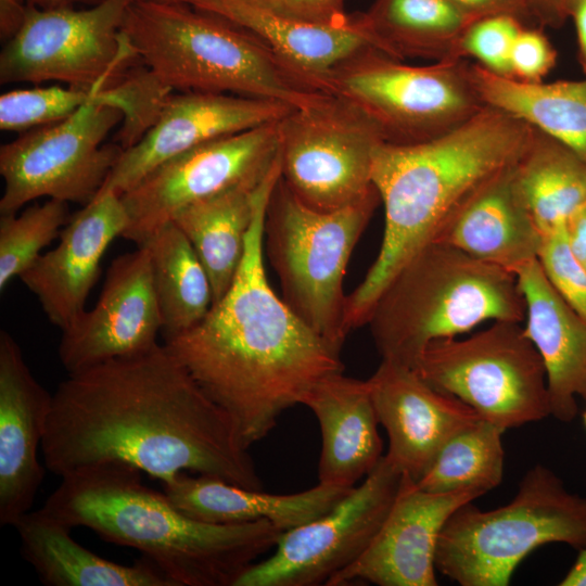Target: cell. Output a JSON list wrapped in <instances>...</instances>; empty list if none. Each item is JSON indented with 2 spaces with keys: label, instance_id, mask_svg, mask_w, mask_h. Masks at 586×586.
<instances>
[{
  "label": "cell",
  "instance_id": "cell-1",
  "mask_svg": "<svg viewBox=\"0 0 586 586\" xmlns=\"http://www.w3.org/2000/svg\"><path fill=\"white\" fill-rule=\"evenodd\" d=\"M249 449L164 344L68 373L41 445L46 469L61 477L124 462L163 484L192 471L263 489Z\"/></svg>",
  "mask_w": 586,
  "mask_h": 586
},
{
  "label": "cell",
  "instance_id": "cell-2",
  "mask_svg": "<svg viewBox=\"0 0 586 586\" xmlns=\"http://www.w3.org/2000/svg\"><path fill=\"white\" fill-rule=\"evenodd\" d=\"M280 178L267 175L245 253L227 293L166 348L231 418L243 445L265 438L281 415L302 404L321 379L344 371L341 349L308 327L270 286L265 270L264 217Z\"/></svg>",
  "mask_w": 586,
  "mask_h": 586
},
{
  "label": "cell",
  "instance_id": "cell-3",
  "mask_svg": "<svg viewBox=\"0 0 586 586\" xmlns=\"http://www.w3.org/2000/svg\"><path fill=\"white\" fill-rule=\"evenodd\" d=\"M532 133L525 123L485 106L435 139L379 145L372 183L384 207V233L375 260L347 295L348 332L367 324L375 301L398 269L432 242L486 181L519 160Z\"/></svg>",
  "mask_w": 586,
  "mask_h": 586
},
{
  "label": "cell",
  "instance_id": "cell-4",
  "mask_svg": "<svg viewBox=\"0 0 586 586\" xmlns=\"http://www.w3.org/2000/svg\"><path fill=\"white\" fill-rule=\"evenodd\" d=\"M141 471L106 462L62 476L41 509L73 528L137 549L175 586H234L283 533L259 520L214 524L192 519L145 486Z\"/></svg>",
  "mask_w": 586,
  "mask_h": 586
},
{
  "label": "cell",
  "instance_id": "cell-5",
  "mask_svg": "<svg viewBox=\"0 0 586 586\" xmlns=\"http://www.w3.org/2000/svg\"><path fill=\"white\" fill-rule=\"evenodd\" d=\"M122 33L150 74L167 90L268 99L313 106L318 90L242 27L179 0H136Z\"/></svg>",
  "mask_w": 586,
  "mask_h": 586
},
{
  "label": "cell",
  "instance_id": "cell-6",
  "mask_svg": "<svg viewBox=\"0 0 586 586\" xmlns=\"http://www.w3.org/2000/svg\"><path fill=\"white\" fill-rule=\"evenodd\" d=\"M524 319L525 301L514 273L432 241L390 280L367 324L383 360L415 369L435 340L485 321Z\"/></svg>",
  "mask_w": 586,
  "mask_h": 586
},
{
  "label": "cell",
  "instance_id": "cell-7",
  "mask_svg": "<svg viewBox=\"0 0 586 586\" xmlns=\"http://www.w3.org/2000/svg\"><path fill=\"white\" fill-rule=\"evenodd\" d=\"M472 502L450 514L435 555L436 570L461 586L509 585L519 563L545 544L586 549V498L546 466L532 467L507 505L481 510Z\"/></svg>",
  "mask_w": 586,
  "mask_h": 586
},
{
  "label": "cell",
  "instance_id": "cell-8",
  "mask_svg": "<svg viewBox=\"0 0 586 586\" xmlns=\"http://www.w3.org/2000/svg\"><path fill=\"white\" fill-rule=\"evenodd\" d=\"M379 203L375 189L346 207L317 211L300 201L281 176L267 203L264 253L278 276L282 300L340 349L349 333L343 291L346 267Z\"/></svg>",
  "mask_w": 586,
  "mask_h": 586
},
{
  "label": "cell",
  "instance_id": "cell-9",
  "mask_svg": "<svg viewBox=\"0 0 586 586\" xmlns=\"http://www.w3.org/2000/svg\"><path fill=\"white\" fill-rule=\"evenodd\" d=\"M462 60L413 66L369 47L337 64L328 92L359 109L385 143L407 145L435 139L486 105Z\"/></svg>",
  "mask_w": 586,
  "mask_h": 586
},
{
  "label": "cell",
  "instance_id": "cell-10",
  "mask_svg": "<svg viewBox=\"0 0 586 586\" xmlns=\"http://www.w3.org/2000/svg\"><path fill=\"white\" fill-rule=\"evenodd\" d=\"M415 370L505 430L550 416L542 357L519 322L493 321L467 339L435 340Z\"/></svg>",
  "mask_w": 586,
  "mask_h": 586
},
{
  "label": "cell",
  "instance_id": "cell-11",
  "mask_svg": "<svg viewBox=\"0 0 586 586\" xmlns=\"http://www.w3.org/2000/svg\"><path fill=\"white\" fill-rule=\"evenodd\" d=\"M136 0H100L87 9L27 8L0 53V82L61 81L98 90L113 86L139 60L122 25Z\"/></svg>",
  "mask_w": 586,
  "mask_h": 586
},
{
  "label": "cell",
  "instance_id": "cell-12",
  "mask_svg": "<svg viewBox=\"0 0 586 586\" xmlns=\"http://www.w3.org/2000/svg\"><path fill=\"white\" fill-rule=\"evenodd\" d=\"M123 118L122 110L100 93L69 117L2 144L0 213H16L43 196L82 206L90 203L124 150L118 143H103Z\"/></svg>",
  "mask_w": 586,
  "mask_h": 586
},
{
  "label": "cell",
  "instance_id": "cell-13",
  "mask_svg": "<svg viewBox=\"0 0 586 586\" xmlns=\"http://www.w3.org/2000/svg\"><path fill=\"white\" fill-rule=\"evenodd\" d=\"M383 142L377 126L359 109L329 94L280 120L281 178L314 209L346 207L375 190L373 156Z\"/></svg>",
  "mask_w": 586,
  "mask_h": 586
},
{
  "label": "cell",
  "instance_id": "cell-14",
  "mask_svg": "<svg viewBox=\"0 0 586 586\" xmlns=\"http://www.w3.org/2000/svg\"><path fill=\"white\" fill-rule=\"evenodd\" d=\"M403 473L385 455L329 512L283 532L273 553L234 586L327 585L368 548L398 492Z\"/></svg>",
  "mask_w": 586,
  "mask_h": 586
},
{
  "label": "cell",
  "instance_id": "cell-15",
  "mask_svg": "<svg viewBox=\"0 0 586 586\" xmlns=\"http://www.w3.org/2000/svg\"><path fill=\"white\" fill-rule=\"evenodd\" d=\"M280 154V120L208 141L155 167L120 195L123 238L143 245L183 207L264 179Z\"/></svg>",
  "mask_w": 586,
  "mask_h": 586
},
{
  "label": "cell",
  "instance_id": "cell-16",
  "mask_svg": "<svg viewBox=\"0 0 586 586\" xmlns=\"http://www.w3.org/2000/svg\"><path fill=\"white\" fill-rule=\"evenodd\" d=\"M162 319L148 246L114 258L99 300L62 330L59 357L68 373L143 353L157 343Z\"/></svg>",
  "mask_w": 586,
  "mask_h": 586
},
{
  "label": "cell",
  "instance_id": "cell-17",
  "mask_svg": "<svg viewBox=\"0 0 586 586\" xmlns=\"http://www.w3.org/2000/svg\"><path fill=\"white\" fill-rule=\"evenodd\" d=\"M293 110L279 101L230 93H171L141 139L123 150L99 193L122 195L164 162L217 138L279 122Z\"/></svg>",
  "mask_w": 586,
  "mask_h": 586
},
{
  "label": "cell",
  "instance_id": "cell-18",
  "mask_svg": "<svg viewBox=\"0 0 586 586\" xmlns=\"http://www.w3.org/2000/svg\"><path fill=\"white\" fill-rule=\"evenodd\" d=\"M484 494L476 489L434 493L403 474L398 492L374 538L351 565L327 586L357 581L379 586H435L440 534L460 506Z\"/></svg>",
  "mask_w": 586,
  "mask_h": 586
},
{
  "label": "cell",
  "instance_id": "cell-19",
  "mask_svg": "<svg viewBox=\"0 0 586 586\" xmlns=\"http://www.w3.org/2000/svg\"><path fill=\"white\" fill-rule=\"evenodd\" d=\"M368 383L378 421L388 436L385 456L416 482L453 434L481 419L467 404L400 364L382 359Z\"/></svg>",
  "mask_w": 586,
  "mask_h": 586
},
{
  "label": "cell",
  "instance_id": "cell-20",
  "mask_svg": "<svg viewBox=\"0 0 586 586\" xmlns=\"http://www.w3.org/2000/svg\"><path fill=\"white\" fill-rule=\"evenodd\" d=\"M128 226L120 195L99 193L71 215L58 245L43 254L18 278L37 297L48 320L61 330L85 309L102 257Z\"/></svg>",
  "mask_w": 586,
  "mask_h": 586
},
{
  "label": "cell",
  "instance_id": "cell-21",
  "mask_svg": "<svg viewBox=\"0 0 586 586\" xmlns=\"http://www.w3.org/2000/svg\"><path fill=\"white\" fill-rule=\"evenodd\" d=\"M15 339L0 331V524L13 526L34 504L44 475L38 459L51 411Z\"/></svg>",
  "mask_w": 586,
  "mask_h": 586
},
{
  "label": "cell",
  "instance_id": "cell-22",
  "mask_svg": "<svg viewBox=\"0 0 586 586\" xmlns=\"http://www.w3.org/2000/svg\"><path fill=\"white\" fill-rule=\"evenodd\" d=\"M179 1L253 34L326 93H329L327 78L337 64L366 48L377 49L361 13H354L345 25L323 26L290 18L255 0Z\"/></svg>",
  "mask_w": 586,
  "mask_h": 586
},
{
  "label": "cell",
  "instance_id": "cell-23",
  "mask_svg": "<svg viewBox=\"0 0 586 586\" xmlns=\"http://www.w3.org/2000/svg\"><path fill=\"white\" fill-rule=\"evenodd\" d=\"M525 301L524 332L539 353L550 415L569 422L576 417V396L586 400V321L563 300L538 259L517 273Z\"/></svg>",
  "mask_w": 586,
  "mask_h": 586
},
{
  "label": "cell",
  "instance_id": "cell-24",
  "mask_svg": "<svg viewBox=\"0 0 586 586\" xmlns=\"http://www.w3.org/2000/svg\"><path fill=\"white\" fill-rule=\"evenodd\" d=\"M302 404L313 411L321 431L319 483L354 487L383 457L368 380L330 374L308 391Z\"/></svg>",
  "mask_w": 586,
  "mask_h": 586
},
{
  "label": "cell",
  "instance_id": "cell-25",
  "mask_svg": "<svg viewBox=\"0 0 586 586\" xmlns=\"http://www.w3.org/2000/svg\"><path fill=\"white\" fill-rule=\"evenodd\" d=\"M514 164L486 181L433 241L514 275L538 259L544 234L518 194Z\"/></svg>",
  "mask_w": 586,
  "mask_h": 586
},
{
  "label": "cell",
  "instance_id": "cell-26",
  "mask_svg": "<svg viewBox=\"0 0 586 586\" xmlns=\"http://www.w3.org/2000/svg\"><path fill=\"white\" fill-rule=\"evenodd\" d=\"M352 488L318 482L313 488L279 495L242 487L215 476H189L183 472L164 484L169 501L192 519L214 524L265 520L282 532L329 512Z\"/></svg>",
  "mask_w": 586,
  "mask_h": 586
},
{
  "label": "cell",
  "instance_id": "cell-27",
  "mask_svg": "<svg viewBox=\"0 0 586 586\" xmlns=\"http://www.w3.org/2000/svg\"><path fill=\"white\" fill-rule=\"evenodd\" d=\"M22 556L48 586H175L152 561L132 565L110 561L78 544L72 526L41 508L28 511L14 525Z\"/></svg>",
  "mask_w": 586,
  "mask_h": 586
},
{
  "label": "cell",
  "instance_id": "cell-28",
  "mask_svg": "<svg viewBox=\"0 0 586 586\" xmlns=\"http://www.w3.org/2000/svg\"><path fill=\"white\" fill-rule=\"evenodd\" d=\"M471 82L486 106L497 109L570 146L586 160V77L524 82L468 64Z\"/></svg>",
  "mask_w": 586,
  "mask_h": 586
},
{
  "label": "cell",
  "instance_id": "cell-29",
  "mask_svg": "<svg viewBox=\"0 0 586 586\" xmlns=\"http://www.w3.org/2000/svg\"><path fill=\"white\" fill-rule=\"evenodd\" d=\"M267 175L259 182L231 188L189 204L171 220L188 238L208 275L213 304L227 293L241 266Z\"/></svg>",
  "mask_w": 586,
  "mask_h": 586
},
{
  "label": "cell",
  "instance_id": "cell-30",
  "mask_svg": "<svg viewBox=\"0 0 586 586\" xmlns=\"http://www.w3.org/2000/svg\"><path fill=\"white\" fill-rule=\"evenodd\" d=\"M361 14L377 49L400 61L462 60V36L479 18L449 0H375Z\"/></svg>",
  "mask_w": 586,
  "mask_h": 586
},
{
  "label": "cell",
  "instance_id": "cell-31",
  "mask_svg": "<svg viewBox=\"0 0 586 586\" xmlns=\"http://www.w3.org/2000/svg\"><path fill=\"white\" fill-rule=\"evenodd\" d=\"M514 184L543 234L565 228L586 207V160L533 128L528 144L514 164Z\"/></svg>",
  "mask_w": 586,
  "mask_h": 586
},
{
  "label": "cell",
  "instance_id": "cell-32",
  "mask_svg": "<svg viewBox=\"0 0 586 586\" xmlns=\"http://www.w3.org/2000/svg\"><path fill=\"white\" fill-rule=\"evenodd\" d=\"M143 245L151 258L164 340L198 324L213 305L208 275L184 233L173 222Z\"/></svg>",
  "mask_w": 586,
  "mask_h": 586
},
{
  "label": "cell",
  "instance_id": "cell-33",
  "mask_svg": "<svg viewBox=\"0 0 586 586\" xmlns=\"http://www.w3.org/2000/svg\"><path fill=\"white\" fill-rule=\"evenodd\" d=\"M505 431L482 418L458 430L441 447L417 485L434 493L476 489L485 495L504 476Z\"/></svg>",
  "mask_w": 586,
  "mask_h": 586
},
{
  "label": "cell",
  "instance_id": "cell-34",
  "mask_svg": "<svg viewBox=\"0 0 586 586\" xmlns=\"http://www.w3.org/2000/svg\"><path fill=\"white\" fill-rule=\"evenodd\" d=\"M66 202L49 199L24 209L20 215L0 217V290L25 272L69 220Z\"/></svg>",
  "mask_w": 586,
  "mask_h": 586
},
{
  "label": "cell",
  "instance_id": "cell-35",
  "mask_svg": "<svg viewBox=\"0 0 586 586\" xmlns=\"http://www.w3.org/2000/svg\"><path fill=\"white\" fill-rule=\"evenodd\" d=\"M100 92L58 85L5 92L0 97V129L26 132L61 122Z\"/></svg>",
  "mask_w": 586,
  "mask_h": 586
},
{
  "label": "cell",
  "instance_id": "cell-36",
  "mask_svg": "<svg viewBox=\"0 0 586 586\" xmlns=\"http://www.w3.org/2000/svg\"><path fill=\"white\" fill-rule=\"evenodd\" d=\"M525 26L518 18L495 14L479 17L464 31L460 42V58H474L479 65L512 78L510 56L514 39Z\"/></svg>",
  "mask_w": 586,
  "mask_h": 586
},
{
  "label": "cell",
  "instance_id": "cell-37",
  "mask_svg": "<svg viewBox=\"0 0 586 586\" xmlns=\"http://www.w3.org/2000/svg\"><path fill=\"white\" fill-rule=\"evenodd\" d=\"M538 262L559 294L586 321V272L571 253L565 228L544 234Z\"/></svg>",
  "mask_w": 586,
  "mask_h": 586
},
{
  "label": "cell",
  "instance_id": "cell-38",
  "mask_svg": "<svg viewBox=\"0 0 586 586\" xmlns=\"http://www.w3.org/2000/svg\"><path fill=\"white\" fill-rule=\"evenodd\" d=\"M557 51L537 26H523L510 56L512 78L524 82L543 81L556 66Z\"/></svg>",
  "mask_w": 586,
  "mask_h": 586
},
{
  "label": "cell",
  "instance_id": "cell-39",
  "mask_svg": "<svg viewBox=\"0 0 586 586\" xmlns=\"http://www.w3.org/2000/svg\"><path fill=\"white\" fill-rule=\"evenodd\" d=\"M290 18L315 25L341 26L353 14L345 10V0H255Z\"/></svg>",
  "mask_w": 586,
  "mask_h": 586
},
{
  "label": "cell",
  "instance_id": "cell-40",
  "mask_svg": "<svg viewBox=\"0 0 586 586\" xmlns=\"http://www.w3.org/2000/svg\"><path fill=\"white\" fill-rule=\"evenodd\" d=\"M474 17L511 15L525 26H535L521 0H449Z\"/></svg>",
  "mask_w": 586,
  "mask_h": 586
},
{
  "label": "cell",
  "instance_id": "cell-41",
  "mask_svg": "<svg viewBox=\"0 0 586 586\" xmlns=\"http://www.w3.org/2000/svg\"><path fill=\"white\" fill-rule=\"evenodd\" d=\"M537 27L560 28L570 20L573 0H521Z\"/></svg>",
  "mask_w": 586,
  "mask_h": 586
},
{
  "label": "cell",
  "instance_id": "cell-42",
  "mask_svg": "<svg viewBox=\"0 0 586 586\" xmlns=\"http://www.w3.org/2000/svg\"><path fill=\"white\" fill-rule=\"evenodd\" d=\"M27 3L25 0H0V38L7 42L22 27Z\"/></svg>",
  "mask_w": 586,
  "mask_h": 586
},
{
  "label": "cell",
  "instance_id": "cell-43",
  "mask_svg": "<svg viewBox=\"0 0 586 586\" xmlns=\"http://www.w3.org/2000/svg\"><path fill=\"white\" fill-rule=\"evenodd\" d=\"M565 230L571 253L586 272V207L569 220Z\"/></svg>",
  "mask_w": 586,
  "mask_h": 586
},
{
  "label": "cell",
  "instance_id": "cell-44",
  "mask_svg": "<svg viewBox=\"0 0 586 586\" xmlns=\"http://www.w3.org/2000/svg\"><path fill=\"white\" fill-rule=\"evenodd\" d=\"M570 18L573 20L578 44L579 64L586 75V0H573L570 8Z\"/></svg>",
  "mask_w": 586,
  "mask_h": 586
},
{
  "label": "cell",
  "instance_id": "cell-45",
  "mask_svg": "<svg viewBox=\"0 0 586 586\" xmlns=\"http://www.w3.org/2000/svg\"><path fill=\"white\" fill-rule=\"evenodd\" d=\"M561 586H586V549L579 550L578 557L560 582Z\"/></svg>",
  "mask_w": 586,
  "mask_h": 586
},
{
  "label": "cell",
  "instance_id": "cell-46",
  "mask_svg": "<svg viewBox=\"0 0 586 586\" xmlns=\"http://www.w3.org/2000/svg\"><path fill=\"white\" fill-rule=\"evenodd\" d=\"M99 1L100 0H25L27 5L42 10L75 8L78 3L91 2L94 4Z\"/></svg>",
  "mask_w": 586,
  "mask_h": 586
},
{
  "label": "cell",
  "instance_id": "cell-47",
  "mask_svg": "<svg viewBox=\"0 0 586 586\" xmlns=\"http://www.w3.org/2000/svg\"><path fill=\"white\" fill-rule=\"evenodd\" d=\"M583 419H584V424L586 426V411L584 412Z\"/></svg>",
  "mask_w": 586,
  "mask_h": 586
}]
</instances>
